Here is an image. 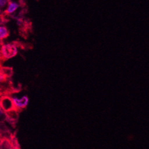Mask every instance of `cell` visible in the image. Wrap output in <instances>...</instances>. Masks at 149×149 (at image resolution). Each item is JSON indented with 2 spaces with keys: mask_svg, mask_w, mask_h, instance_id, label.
Returning a JSON list of instances; mask_svg holds the SVG:
<instances>
[{
  "mask_svg": "<svg viewBox=\"0 0 149 149\" xmlns=\"http://www.w3.org/2000/svg\"><path fill=\"white\" fill-rule=\"evenodd\" d=\"M18 52L17 46L15 42L2 43L0 46V61H4L13 58Z\"/></svg>",
  "mask_w": 149,
  "mask_h": 149,
  "instance_id": "6da1fadb",
  "label": "cell"
},
{
  "mask_svg": "<svg viewBox=\"0 0 149 149\" xmlns=\"http://www.w3.org/2000/svg\"><path fill=\"white\" fill-rule=\"evenodd\" d=\"M0 107L5 112L14 109L11 96L7 95L0 96Z\"/></svg>",
  "mask_w": 149,
  "mask_h": 149,
  "instance_id": "7a4b0ae2",
  "label": "cell"
},
{
  "mask_svg": "<svg viewBox=\"0 0 149 149\" xmlns=\"http://www.w3.org/2000/svg\"><path fill=\"white\" fill-rule=\"evenodd\" d=\"M14 109L17 110L19 112L25 108L29 102V99L27 96H23L21 98H19L16 96H11Z\"/></svg>",
  "mask_w": 149,
  "mask_h": 149,
  "instance_id": "3957f363",
  "label": "cell"
},
{
  "mask_svg": "<svg viewBox=\"0 0 149 149\" xmlns=\"http://www.w3.org/2000/svg\"><path fill=\"white\" fill-rule=\"evenodd\" d=\"M19 7V4L16 2H13L10 0L6 9L3 11V14L6 16H8L13 14Z\"/></svg>",
  "mask_w": 149,
  "mask_h": 149,
  "instance_id": "277c9868",
  "label": "cell"
},
{
  "mask_svg": "<svg viewBox=\"0 0 149 149\" xmlns=\"http://www.w3.org/2000/svg\"><path fill=\"white\" fill-rule=\"evenodd\" d=\"M10 0H0V13L3 12L4 8H6Z\"/></svg>",
  "mask_w": 149,
  "mask_h": 149,
  "instance_id": "5b68a950",
  "label": "cell"
},
{
  "mask_svg": "<svg viewBox=\"0 0 149 149\" xmlns=\"http://www.w3.org/2000/svg\"><path fill=\"white\" fill-rule=\"evenodd\" d=\"M8 21V19H7V16H5L3 14L0 13V25H3Z\"/></svg>",
  "mask_w": 149,
  "mask_h": 149,
  "instance_id": "8992f818",
  "label": "cell"
},
{
  "mask_svg": "<svg viewBox=\"0 0 149 149\" xmlns=\"http://www.w3.org/2000/svg\"><path fill=\"white\" fill-rule=\"evenodd\" d=\"M6 120V112L3 111L1 107H0V123L5 121Z\"/></svg>",
  "mask_w": 149,
  "mask_h": 149,
  "instance_id": "52a82bcc",
  "label": "cell"
},
{
  "mask_svg": "<svg viewBox=\"0 0 149 149\" xmlns=\"http://www.w3.org/2000/svg\"><path fill=\"white\" fill-rule=\"evenodd\" d=\"M19 4L22 7H24L25 6V3L24 2L23 0H19Z\"/></svg>",
  "mask_w": 149,
  "mask_h": 149,
  "instance_id": "ba28073f",
  "label": "cell"
},
{
  "mask_svg": "<svg viewBox=\"0 0 149 149\" xmlns=\"http://www.w3.org/2000/svg\"><path fill=\"white\" fill-rule=\"evenodd\" d=\"M3 43V42H0V46H1V45Z\"/></svg>",
  "mask_w": 149,
  "mask_h": 149,
  "instance_id": "9c48e42d",
  "label": "cell"
}]
</instances>
